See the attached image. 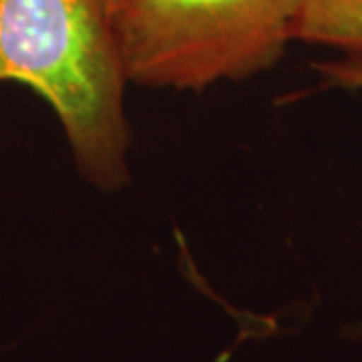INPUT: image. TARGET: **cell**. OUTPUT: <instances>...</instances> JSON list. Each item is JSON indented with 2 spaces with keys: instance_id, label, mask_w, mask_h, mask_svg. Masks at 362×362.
<instances>
[{
  "instance_id": "3957f363",
  "label": "cell",
  "mask_w": 362,
  "mask_h": 362,
  "mask_svg": "<svg viewBox=\"0 0 362 362\" xmlns=\"http://www.w3.org/2000/svg\"><path fill=\"white\" fill-rule=\"evenodd\" d=\"M296 40L362 59V0H306Z\"/></svg>"
},
{
  "instance_id": "277c9868",
  "label": "cell",
  "mask_w": 362,
  "mask_h": 362,
  "mask_svg": "<svg viewBox=\"0 0 362 362\" xmlns=\"http://www.w3.org/2000/svg\"><path fill=\"white\" fill-rule=\"evenodd\" d=\"M316 71L332 87L362 90V59H356V57H342L340 54V59L318 63Z\"/></svg>"
},
{
  "instance_id": "5b68a950",
  "label": "cell",
  "mask_w": 362,
  "mask_h": 362,
  "mask_svg": "<svg viewBox=\"0 0 362 362\" xmlns=\"http://www.w3.org/2000/svg\"><path fill=\"white\" fill-rule=\"evenodd\" d=\"M103 2V6L111 13V16H113V11L117 8V4H119V0H101Z\"/></svg>"
},
{
  "instance_id": "6da1fadb",
  "label": "cell",
  "mask_w": 362,
  "mask_h": 362,
  "mask_svg": "<svg viewBox=\"0 0 362 362\" xmlns=\"http://www.w3.org/2000/svg\"><path fill=\"white\" fill-rule=\"evenodd\" d=\"M2 81L51 105L90 185L115 192L129 181V81L101 0H0Z\"/></svg>"
},
{
  "instance_id": "7a4b0ae2",
  "label": "cell",
  "mask_w": 362,
  "mask_h": 362,
  "mask_svg": "<svg viewBox=\"0 0 362 362\" xmlns=\"http://www.w3.org/2000/svg\"><path fill=\"white\" fill-rule=\"evenodd\" d=\"M306 0H119L125 77L147 89L206 90L274 66L296 40Z\"/></svg>"
}]
</instances>
